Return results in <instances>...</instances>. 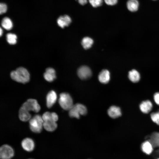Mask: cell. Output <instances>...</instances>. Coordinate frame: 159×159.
<instances>
[{
    "mask_svg": "<svg viewBox=\"0 0 159 159\" xmlns=\"http://www.w3.org/2000/svg\"><path fill=\"white\" fill-rule=\"evenodd\" d=\"M10 76L13 80L23 84L28 82L30 79V74L28 71L22 67L12 71L10 73Z\"/></svg>",
    "mask_w": 159,
    "mask_h": 159,
    "instance_id": "6da1fadb",
    "label": "cell"
},
{
    "mask_svg": "<svg viewBox=\"0 0 159 159\" xmlns=\"http://www.w3.org/2000/svg\"><path fill=\"white\" fill-rule=\"evenodd\" d=\"M43 122L42 117L39 115H35L29 120L30 128L33 132L40 133L43 127Z\"/></svg>",
    "mask_w": 159,
    "mask_h": 159,
    "instance_id": "7a4b0ae2",
    "label": "cell"
},
{
    "mask_svg": "<svg viewBox=\"0 0 159 159\" xmlns=\"http://www.w3.org/2000/svg\"><path fill=\"white\" fill-rule=\"evenodd\" d=\"M58 102L60 106L65 110H69L74 105L72 97L66 92H63L60 94Z\"/></svg>",
    "mask_w": 159,
    "mask_h": 159,
    "instance_id": "3957f363",
    "label": "cell"
},
{
    "mask_svg": "<svg viewBox=\"0 0 159 159\" xmlns=\"http://www.w3.org/2000/svg\"><path fill=\"white\" fill-rule=\"evenodd\" d=\"M87 112V108L84 105L77 103L69 110V115L70 117L78 119L80 115H85Z\"/></svg>",
    "mask_w": 159,
    "mask_h": 159,
    "instance_id": "277c9868",
    "label": "cell"
},
{
    "mask_svg": "<svg viewBox=\"0 0 159 159\" xmlns=\"http://www.w3.org/2000/svg\"><path fill=\"white\" fill-rule=\"evenodd\" d=\"M28 111H33L37 112L40 110V107L37 100L34 99H29L24 102L21 106Z\"/></svg>",
    "mask_w": 159,
    "mask_h": 159,
    "instance_id": "5b68a950",
    "label": "cell"
},
{
    "mask_svg": "<svg viewBox=\"0 0 159 159\" xmlns=\"http://www.w3.org/2000/svg\"><path fill=\"white\" fill-rule=\"evenodd\" d=\"M14 150L10 146L4 145L0 148V157L1 159H11L14 156Z\"/></svg>",
    "mask_w": 159,
    "mask_h": 159,
    "instance_id": "8992f818",
    "label": "cell"
},
{
    "mask_svg": "<svg viewBox=\"0 0 159 159\" xmlns=\"http://www.w3.org/2000/svg\"><path fill=\"white\" fill-rule=\"evenodd\" d=\"M92 73L90 69L87 66H82L77 70L78 75L82 80H86L89 78L91 76Z\"/></svg>",
    "mask_w": 159,
    "mask_h": 159,
    "instance_id": "52a82bcc",
    "label": "cell"
},
{
    "mask_svg": "<svg viewBox=\"0 0 159 159\" xmlns=\"http://www.w3.org/2000/svg\"><path fill=\"white\" fill-rule=\"evenodd\" d=\"M21 145L23 149L28 152L32 151L35 146L34 141L29 138L24 139L21 142Z\"/></svg>",
    "mask_w": 159,
    "mask_h": 159,
    "instance_id": "ba28073f",
    "label": "cell"
},
{
    "mask_svg": "<svg viewBox=\"0 0 159 159\" xmlns=\"http://www.w3.org/2000/svg\"><path fill=\"white\" fill-rule=\"evenodd\" d=\"M107 112L108 115L113 119L117 118L122 115L120 108L115 105L110 106Z\"/></svg>",
    "mask_w": 159,
    "mask_h": 159,
    "instance_id": "9c48e42d",
    "label": "cell"
},
{
    "mask_svg": "<svg viewBox=\"0 0 159 159\" xmlns=\"http://www.w3.org/2000/svg\"><path fill=\"white\" fill-rule=\"evenodd\" d=\"M57 96L56 92L54 90H51L47 94L46 96L47 106L50 108L55 103Z\"/></svg>",
    "mask_w": 159,
    "mask_h": 159,
    "instance_id": "30bf717a",
    "label": "cell"
},
{
    "mask_svg": "<svg viewBox=\"0 0 159 159\" xmlns=\"http://www.w3.org/2000/svg\"><path fill=\"white\" fill-rule=\"evenodd\" d=\"M72 20L71 18L67 15H64L59 16L57 19V22L59 26L62 28L68 26Z\"/></svg>",
    "mask_w": 159,
    "mask_h": 159,
    "instance_id": "8fae6325",
    "label": "cell"
},
{
    "mask_svg": "<svg viewBox=\"0 0 159 159\" xmlns=\"http://www.w3.org/2000/svg\"><path fill=\"white\" fill-rule=\"evenodd\" d=\"M153 104L149 100L143 101L139 105V108L143 113L147 114L150 112L153 108Z\"/></svg>",
    "mask_w": 159,
    "mask_h": 159,
    "instance_id": "7c38bea8",
    "label": "cell"
},
{
    "mask_svg": "<svg viewBox=\"0 0 159 159\" xmlns=\"http://www.w3.org/2000/svg\"><path fill=\"white\" fill-rule=\"evenodd\" d=\"M54 69L51 67L47 68L44 74V79L49 82L53 81L56 78V73Z\"/></svg>",
    "mask_w": 159,
    "mask_h": 159,
    "instance_id": "4fadbf2b",
    "label": "cell"
},
{
    "mask_svg": "<svg viewBox=\"0 0 159 159\" xmlns=\"http://www.w3.org/2000/svg\"><path fill=\"white\" fill-rule=\"evenodd\" d=\"M98 78L99 81L103 84H106L110 80V73L106 69L102 70L99 73Z\"/></svg>",
    "mask_w": 159,
    "mask_h": 159,
    "instance_id": "5bb4252c",
    "label": "cell"
},
{
    "mask_svg": "<svg viewBox=\"0 0 159 159\" xmlns=\"http://www.w3.org/2000/svg\"><path fill=\"white\" fill-rule=\"evenodd\" d=\"M56 122L52 119L44 121L43 127L46 130L52 132L56 129L57 127Z\"/></svg>",
    "mask_w": 159,
    "mask_h": 159,
    "instance_id": "9a60e30c",
    "label": "cell"
},
{
    "mask_svg": "<svg viewBox=\"0 0 159 159\" xmlns=\"http://www.w3.org/2000/svg\"><path fill=\"white\" fill-rule=\"evenodd\" d=\"M19 116L20 120L24 122L29 120L31 117L29 112L22 107L19 110Z\"/></svg>",
    "mask_w": 159,
    "mask_h": 159,
    "instance_id": "2e32d148",
    "label": "cell"
},
{
    "mask_svg": "<svg viewBox=\"0 0 159 159\" xmlns=\"http://www.w3.org/2000/svg\"><path fill=\"white\" fill-rule=\"evenodd\" d=\"M141 148L142 151L147 155L150 154L153 150V146L149 141H146L141 144Z\"/></svg>",
    "mask_w": 159,
    "mask_h": 159,
    "instance_id": "e0dca14e",
    "label": "cell"
},
{
    "mask_svg": "<svg viewBox=\"0 0 159 159\" xmlns=\"http://www.w3.org/2000/svg\"><path fill=\"white\" fill-rule=\"evenodd\" d=\"M128 77L130 80L134 83L138 82L140 79V74L135 69H132L129 72Z\"/></svg>",
    "mask_w": 159,
    "mask_h": 159,
    "instance_id": "ac0fdd59",
    "label": "cell"
},
{
    "mask_svg": "<svg viewBox=\"0 0 159 159\" xmlns=\"http://www.w3.org/2000/svg\"><path fill=\"white\" fill-rule=\"evenodd\" d=\"M139 5L137 0H128L127 4L128 9L131 12L137 11L138 9Z\"/></svg>",
    "mask_w": 159,
    "mask_h": 159,
    "instance_id": "d6986e66",
    "label": "cell"
},
{
    "mask_svg": "<svg viewBox=\"0 0 159 159\" xmlns=\"http://www.w3.org/2000/svg\"><path fill=\"white\" fill-rule=\"evenodd\" d=\"M2 27L7 30L11 29L13 27V23L11 19L8 17H5L3 19L1 22Z\"/></svg>",
    "mask_w": 159,
    "mask_h": 159,
    "instance_id": "ffe728a7",
    "label": "cell"
},
{
    "mask_svg": "<svg viewBox=\"0 0 159 159\" xmlns=\"http://www.w3.org/2000/svg\"><path fill=\"white\" fill-rule=\"evenodd\" d=\"M93 43V39L88 37H84L81 42L82 45L83 47L85 49H87L90 48Z\"/></svg>",
    "mask_w": 159,
    "mask_h": 159,
    "instance_id": "44dd1931",
    "label": "cell"
},
{
    "mask_svg": "<svg viewBox=\"0 0 159 159\" xmlns=\"http://www.w3.org/2000/svg\"><path fill=\"white\" fill-rule=\"evenodd\" d=\"M149 141L153 147H159V133L155 132L153 134Z\"/></svg>",
    "mask_w": 159,
    "mask_h": 159,
    "instance_id": "7402d4cb",
    "label": "cell"
},
{
    "mask_svg": "<svg viewBox=\"0 0 159 159\" xmlns=\"http://www.w3.org/2000/svg\"><path fill=\"white\" fill-rule=\"evenodd\" d=\"M6 40L11 44H14L16 42L17 36L14 34L9 33L6 35Z\"/></svg>",
    "mask_w": 159,
    "mask_h": 159,
    "instance_id": "603a6c76",
    "label": "cell"
},
{
    "mask_svg": "<svg viewBox=\"0 0 159 159\" xmlns=\"http://www.w3.org/2000/svg\"><path fill=\"white\" fill-rule=\"evenodd\" d=\"M150 118L153 122L159 125V111L152 113L150 115Z\"/></svg>",
    "mask_w": 159,
    "mask_h": 159,
    "instance_id": "cb8c5ba5",
    "label": "cell"
},
{
    "mask_svg": "<svg viewBox=\"0 0 159 159\" xmlns=\"http://www.w3.org/2000/svg\"><path fill=\"white\" fill-rule=\"evenodd\" d=\"M90 4L94 7H97L101 6L103 0H88Z\"/></svg>",
    "mask_w": 159,
    "mask_h": 159,
    "instance_id": "d4e9b609",
    "label": "cell"
},
{
    "mask_svg": "<svg viewBox=\"0 0 159 159\" xmlns=\"http://www.w3.org/2000/svg\"><path fill=\"white\" fill-rule=\"evenodd\" d=\"M7 10V6L6 4L1 3L0 4V14H1L6 12Z\"/></svg>",
    "mask_w": 159,
    "mask_h": 159,
    "instance_id": "484cf974",
    "label": "cell"
},
{
    "mask_svg": "<svg viewBox=\"0 0 159 159\" xmlns=\"http://www.w3.org/2000/svg\"><path fill=\"white\" fill-rule=\"evenodd\" d=\"M118 0H104L105 3L107 5L112 6L116 4Z\"/></svg>",
    "mask_w": 159,
    "mask_h": 159,
    "instance_id": "4316f807",
    "label": "cell"
},
{
    "mask_svg": "<svg viewBox=\"0 0 159 159\" xmlns=\"http://www.w3.org/2000/svg\"><path fill=\"white\" fill-rule=\"evenodd\" d=\"M153 99L156 104L159 105V92H157L154 94Z\"/></svg>",
    "mask_w": 159,
    "mask_h": 159,
    "instance_id": "83f0119b",
    "label": "cell"
},
{
    "mask_svg": "<svg viewBox=\"0 0 159 159\" xmlns=\"http://www.w3.org/2000/svg\"><path fill=\"white\" fill-rule=\"evenodd\" d=\"M52 115L53 120L57 122L58 119V117L57 114L54 112H52Z\"/></svg>",
    "mask_w": 159,
    "mask_h": 159,
    "instance_id": "f1b7e54d",
    "label": "cell"
},
{
    "mask_svg": "<svg viewBox=\"0 0 159 159\" xmlns=\"http://www.w3.org/2000/svg\"><path fill=\"white\" fill-rule=\"evenodd\" d=\"M79 3L81 5L85 4L87 2V0H78Z\"/></svg>",
    "mask_w": 159,
    "mask_h": 159,
    "instance_id": "f546056e",
    "label": "cell"
},
{
    "mask_svg": "<svg viewBox=\"0 0 159 159\" xmlns=\"http://www.w3.org/2000/svg\"><path fill=\"white\" fill-rule=\"evenodd\" d=\"M0 36H1L3 33V30L1 28H0Z\"/></svg>",
    "mask_w": 159,
    "mask_h": 159,
    "instance_id": "4dcf8cb0",
    "label": "cell"
},
{
    "mask_svg": "<svg viewBox=\"0 0 159 159\" xmlns=\"http://www.w3.org/2000/svg\"><path fill=\"white\" fill-rule=\"evenodd\" d=\"M159 159V158H158V159Z\"/></svg>",
    "mask_w": 159,
    "mask_h": 159,
    "instance_id": "1f68e13d",
    "label": "cell"
},
{
    "mask_svg": "<svg viewBox=\"0 0 159 159\" xmlns=\"http://www.w3.org/2000/svg\"></svg>",
    "mask_w": 159,
    "mask_h": 159,
    "instance_id": "d6a6232c",
    "label": "cell"
},
{
    "mask_svg": "<svg viewBox=\"0 0 159 159\" xmlns=\"http://www.w3.org/2000/svg\"></svg>",
    "mask_w": 159,
    "mask_h": 159,
    "instance_id": "836d02e7",
    "label": "cell"
}]
</instances>
